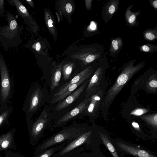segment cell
<instances>
[{
	"label": "cell",
	"mask_w": 157,
	"mask_h": 157,
	"mask_svg": "<svg viewBox=\"0 0 157 157\" xmlns=\"http://www.w3.org/2000/svg\"><path fill=\"white\" fill-rule=\"evenodd\" d=\"M7 24L0 25V45L6 50L18 47L22 42L21 35L23 27L20 25L15 16L10 12L6 14Z\"/></svg>",
	"instance_id": "cell-1"
},
{
	"label": "cell",
	"mask_w": 157,
	"mask_h": 157,
	"mask_svg": "<svg viewBox=\"0 0 157 157\" xmlns=\"http://www.w3.org/2000/svg\"><path fill=\"white\" fill-rule=\"evenodd\" d=\"M136 60V59H133L125 63L114 84L107 93L103 103L104 106H107L110 104L128 81L145 66V61H142L134 66Z\"/></svg>",
	"instance_id": "cell-2"
},
{
	"label": "cell",
	"mask_w": 157,
	"mask_h": 157,
	"mask_svg": "<svg viewBox=\"0 0 157 157\" xmlns=\"http://www.w3.org/2000/svg\"><path fill=\"white\" fill-rule=\"evenodd\" d=\"M83 128L69 127L62 130L56 134L45 140L37 147L35 152L40 154L47 148L67 140H74L84 133Z\"/></svg>",
	"instance_id": "cell-3"
},
{
	"label": "cell",
	"mask_w": 157,
	"mask_h": 157,
	"mask_svg": "<svg viewBox=\"0 0 157 157\" xmlns=\"http://www.w3.org/2000/svg\"><path fill=\"white\" fill-rule=\"evenodd\" d=\"M0 105L2 109L7 108L12 96L13 82L3 55L0 52Z\"/></svg>",
	"instance_id": "cell-4"
},
{
	"label": "cell",
	"mask_w": 157,
	"mask_h": 157,
	"mask_svg": "<svg viewBox=\"0 0 157 157\" xmlns=\"http://www.w3.org/2000/svg\"><path fill=\"white\" fill-rule=\"evenodd\" d=\"M108 65L106 53L103 54L98 60V64L94 74L89 81L86 91V98L96 92L101 82L102 76Z\"/></svg>",
	"instance_id": "cell-5"
},
{
	"label": "cell",
	"mask_w": 157,
	"mask_h": 157,
	"mask_svg": "<svg viewBox=\"0 0 157 157\" xmlns=\"http://www.w3.org/2000/svg\"><path fill=\"white\" fill-rule=\"evenodd\" d=\"M103 46L98 44H92L86 48L84 52L75 54L73 57L82 61L85 65L100 59L103 54Z\"/></svg>",
	"instance_id": "cell-6"
},
{
	"label": "cell",
	"mask_w": 157,
	"mask_h": 157,
	"mask_svg": "<svg viewBox=\"0 0 157 157\" xmlns=\"http://www.w3.org/2000/svg\"><path fill=\"white\" fill-rule=\"evenodd\" d=\"M7 1L9 4L16 7L18 14L23 18L30 31L33 33H36L39 29L38 25L25 7L19 0H8Z\"/></svg>",
	"instance_id": "cell-7"
},
{
	"label": "cell",
	"mask_w": 157,
	"mask_h": 157,
	"mask_svg": "<svg viewBox=\"0 0 157 157\" xmlns=\"http://www.w3.org/2000/svg\"><path fill=\"white\" fill-rule=\"evenodd\" d=\"M42 97L41 90L38 88L36 89L25 101L22 110L27 114H30L38 109Z\"/></svg>",
	"instance_id": "cell-8"
},
{
	"label": "cell",
	"mask_w": 157,
	"mask_h": 157,
	"mask_svg": "<svg viewBox=\"0 0 157 157\" xmlns=\"http://www.w3.org/2000/svg\"><path fill=\"white\" fill-rule=\"evenodd\" d=\"M94 71V67L91 66H88L83 70L76 75L71 80L65 84L61 86L58 91L55 94L53 98H54L62 93L70 85L79 82L82 79L89 78L92 74Z\"/></svg>",
	"instance_id": "cell-9"
},
{
	"label": "cell",
	"mask_w": 157,
	"mask_h": 157,
	"mask_svg": "<svg viewBox=\"0 0 157 157\" xmlns=\"http://www.w3.org/2000/svg\"><path fill=\"white\" fill-rule=\"evenodd\" d=\"M90 100V98H86L75 108L68 112L58 121L56 126L66 123L73 117L85 111L87 108Z\"/></svg>",
	"instance_id": "cell-10"
},
{
	"label": "cell",
	"mask_w": 157,
	"mask_h": 157,
	"mask_svg": "<svg viewBox=\"0 0 157 157\" xmlns=\"http://www.w3.org/2000/svg\"><path fill=\"white\" fill-rule=\"evenodd\" d=\"M89 80H87L78 89L74 91L67 98L57 104L55 110L58 111L68 107L78 98L88 85Z\"/></svg>",
	"instance_id": "cell-11"
},
{
	"label": "cell",
	"mask_w": 157,
	"mask_h": 157,
	"mask_svg": "<svg viewBox=\"0 0 157 157\" xmlns=\"http://www.w3.org/2000/svg\"><path fill=\"white\" fill-rule=\"evenodd\" d=\"M119 3V0H110L103 6L101 15L105 23L108 22L117 12Z\"/></svg>",
	"instance_id": "cell-12"
},
{
	"label": "cell",
	"mask_w": 157,
	"mask_h": 157,
	"mask_svg": "<svg viewBox=\"0 0 157 157\" xmlns=\"http://www.w3.org/2000/svg\"><path fill=\"white\" fill-rule=\"evenodd\" d=\"M48 121V114L44 110L32 126L31 132L32 136L34 138L38 137L45 128Z\"/></svg>",
	"instance_id": "cell-13"
},
{
	"label": "cell",
	"mask_w": 157,
	"mask_h": 157,
	"mask_svg": "<svg viewBox=\"0 0 157 157\" xmlns=\"http://www.w3.org/2000/svg\"><path fill=\"white\" fill-rule=\"evenodd\" d=\"M91 133L92 131H90L84 132L63 148L62 150L58 153V155H63L66 154L75 148L82 145L86 141L91 135Z\"/></svg>",
	"instance_id": "cell-14"
},
{
	"label": "cell",
	"mask_w": 157,
	"mask_h": 157,
	"mask_svg": "<svg viewBox=\"0 0 157 157\" xmlns=\"http://www.w3.org/2000/svg\"><path fill=\"white\" fill-rule=\"evenodd\" d=\"M117 144L118 147L123 151L136 157H157L145 150L121 142H118Z\"/></svg>",
	"instance_id": "cell-15"
},
{
	"label": "cell",
	"mask_w": 157,
	"mask_h": 157,
	"mask_svg": "<svg viewBox=\"0 0 157 157\" xmlns=\"http://www.w3.org/2000/svg\"><path fill=\"white\" fill-rule=\"evenodd\" d=\"M133 5H131L128 6L126 10L125 13L124 20L126 25L129 27H137L139 23L137 21V17L140 14V10L133 12L131 11Z\"/></svg>",
	"instance_id": "cell-16"
},
{
	"label": "cell",
	"mask_w": 157,
	"mask_h": 157,
	"mask_svg": "<svg viewBox=\"0 0 157 157\" xmlns=\"http://www.w3.org/2000/svg\"><path fill=\"white\" fill-rule=\"evenodd\" d=\"M65 61H63L59 64L55 65L52 69L51 78V88L52 90H54L59 85L62 73V67Z\"/></svg>",
	"instance_id": "cell-17"
},
{
	"label": "cell",
	"mask_w": 157,
	"mask_h": 157,
	"mask_svg": "<svg viewBox=\"0 0 157 157\" xmlns=\"http://www.w3.org/2000/svg\"><path fill=\"white\" fill-rule=\"evenodd\" d=\"M87 78H85L82 79L79 82L73 84L69 86L65 90L59 95L53 98L52 101V103H56L58 101L61 102L67 96L70 94L76 89L77 87L83 83Z\"/></svg>",
	"instance_id": "cell-18"
},
{
	"label": "cell",
	"mask_w": 157,
	"mask_h": 157,
	"mask_svg": "<svg viewBox=\"0 0 157 157\" xmlns=\"http://www.w3.org/2000/svg\"><path fill=\"white\" fill-rule=\"evenodd\" d=\"M123 44L121 36L112 38L109 49L110 55L112 56H114L118 54L123 48Z\"/></svg>",
	"instance_id": "cell-19"
},
{
	"label": "cell",
	"mask_w": 157,
	"mask_h": 157,
	"mask_svg": "<svg viewBox=\"0 0 157 157\" xmlns=\"http://www.w3.org/2000/svg\"><path fill=\"white\" fill-rule=\"evenodd\" d=\"M14 131H9L0 136V151L7 149L12 145Z\"/></svg>",
	"instance_id": "cell-20"
},
{
	"label": "cell",
	"mask_w": 157,
	"mask_h": 157,
	"mask_svg": "<svg viewBox=\"0 0 157 157\" xmlns=\"http://www.w3.org/2000/svg\"><path fill=\"white\" fill-rule=\"evenodd\" d=\"M44 13L45 21L48 29L55 39H56L57 33L53 18L48 10L45 8L44 10Z\"/></svg>",
	"instance_id": "cell-21"
},
{
	"label": "cell",
	"mask_w": 157,
	"mask_h": 157,
	"mask_svg": "<svg viewBox=\"0 0 157 157\" xmlns=\"http://www.w3.org/2000/svg\"><path fill=\"white\" fill-rule=\"evenodd\" d=\"M92 94L90 97V102L86 110L89 114H92L95 111L98 105V101L100 100V98L96 92Z\"/></svg>",
	"instance_id": "cell-22"
},
{
	"label": "cell",
	"mask_w": 157,
	"mask_h": 157,
	"mask_svg": "<svg viewBox=\"0 0 157 157\" xmlns=\"http://www.w3.org/2000/svg\"><path fill=\"white\" fill-rule=\"evenodd\" d=\"M99 135L103 143L110 152L113 157H119L116 149L108 137L106 135L101 133H99Z\"/></svg>",
	"instance_id": "cell-23"
},
{
	"label": "cell",
	"mask_w": 157,
	"mask_h": 157,
	"mask_svg": "<svg viewBox=\"0 0 157 157\" xmlns=\"http://www.w3.org/2000/svg\"><path fill=\"white\" fill-rule=\"evenodd\" d=\"M143 35L145 40L154 42L157 39V26L146 29L143 32Z\"/></svg>",
	"instance_id": "cell-24"
},
{
	"label": "cell",
	"mask_w": 157,
	"mask_h": 157,
	"mask_svg": "<svg viewBox=\"0 0 157 157\" xmlns=\"http://www.w3.org/2000/svg\"><path fill=\"white\" fill-rule=\"evenodd\" d=\"M75 63L73 62H69L64 63L62 67V73L65 80L68 79L75 66Z\"/></svg>",
	"instance_id": "cell-25"
},
{
	"label": "cell",
	"mask_w": 157,
	"mask_h": 157,
	"mask_svg": "<svg viewBox=\"0 0 157 157\" xmlns=\"http://www.w3.org/2000/svg\"><path fill=\"white\" fill-rule=\"evenodd\" d=\"M65 145V143L59 146L53 147L46 150L39 155L33 157H51L56 151L62 148Z\"/></svg>",
	"instance_id": "cell-26"
},
{
	"label": "cell",
	"mask_w": 157,
	"mask_h": 157,
	"mask_svg": "<svg viewBox=\"0 0 157 157\" xmlns=\"http://www.w3.org/2000/svg\"><path fill=\"white\" fill-rule=\"evenodd\" d=\"M139 48L142 52L154 53L157 51V45L147 43L139 46Z\"/></svg>",
	"instance_id": "cell-27"
},
{
	"label": "cell",
	"mask_w": 157,
	"mask_h": 157,
	"mask_svg": "<svg viewBox=\"0 0 157 157\" xmlns=\"http://www.w3.org/2000/svg\"><path fill=\"white\" fill-rule=\"evenodd\" d=\"M13 109L12 106H8L4 111L0 114V127L7 120L12 112Z\"/></svg>",
	"instance_id": "cell-28"
},
{
	"label": "cell",
	"mask_w": 157,
	"mask_h": 157,
	"mask_svg": "<svg viewBox=\"0 0 157 157\" xmlns=\"http://www.w3.org/2000/svg\"><path fill=\"white\" fill-rule=\"evenodd\" d=\"M142 119L153 127L157 128V114L143 116Z\"/></svg>",
	"instance_id": "cell-29"
},
{
	"label": "cell",
	"mask_w": 157,
	"mask_h": 157,
	"mask_svg": "<svg viewBox=\"0 0 157 157\" xmlns=\"http://www.w3.org/2000/svg\"><path fill=\"white\" fill-rule=\"evenodd\" d=\"M33 50L37 52H39L40 51L41 46L40 43L39 42H36L32 44L31 46H30Z\"/></svg>",
	"instance_id": "cell-30"
},
{
	"label": "cell",
	"mask_w": 157,
	"mask_h": 157,
	"mask_svg": "<svg viewBox=\"0 0 157 157\" xmlns=\"http://www.w3.org/2000/svg\"><path fill=\"white\" fill-rule=\"evenodd\" d=\"M5 12L4 0H0V17Z\"/></svg>",
	"instance_id": "cell-31"
},
{
	"label": "cell",
	"mask_w": 157,
	"mask_h": 157,
	"mask_svg": "<svg viewBox=\"0 0 157 157\" xmlns=\"http://www.w3.org/2000/svg\"><path fill=\"white\" fill-rule=\"evenodd\" d=\"M93 1V0H85V1L86 7L88 10H91L92 8Z\"/></svg>",
	"instance_id": "cell-32"
},
{
	"label": "cell",
	"mask_w": 157,
	"mask_h": 157,
	"mask_svg": "<svg viewBox=\"0 0 157 157\" xmlns=\"http://www.w3.org/2000/svg\"><path fill=\"white\" fill-rule=\"evenodd\" d=\"M65 9L67 13H71L73 10L72 5L70 3H66L65 6Z\"/></svg>",
	"instance_id": "cell-33"
},
{
	"label": "cell",
	"mask_w": 157,
	"mask_h": 157,
	"mask_svg": "<svg viewBox=\"0 0 157 157\" xmlns=\"http://www.w3.org/2000/svg\"><path fill=\"white\" fill-rule=\"evenodd\" d=\"M149 2L151 6L157 11V0H149Z\"/></svg>",
	"instance_id": "cell-34"
},
{
	"label": "cell",
	"mask_w": 157,
	"mask_h": 157,
	"mask_svg": "<svg viewBox=\"0 0 157 157\" xmlns=\"http://www.w3.org/2000/svg\"><path fill=\"white\" fill-rule=\"evenodd\" d=\"M144 110L142 109H137L135 111L132 112L131 114H134L136 115H140L145 113Z\"/></svg>",
	"instance_id": "cell-35"
},
{
	"label": "cell",
	"mask_w": 157,
	"mask_h": 157,
	"mask_svg": "<svg viewBox=\"0 0 157 157\" xmlns=\"http://www.w3.org/2000/svg\"><path fill=\"white\" fill-rule=\"evenodd\" d=\"M7 153L4 157H21L20 155L12 152H7Z\"/></svg>",
	"instance_id": "cell-36"
},
{
	"label": "cell",
	"mask_w": 157,
	"mask_h": 157,
	"mask_svg": "<svg viewBox=\"0 0 157 157\" xmlns=\"http://www.w3.org/2000/svg\"><path fill=\"white\" fill-rule=\"evenodd\" d=\"M149 86L153 88L157 87V81L156 80H151L149 82Z\"/></svg>",
	"instance_id": "cell-37"
},
{
	"label": "cell",
	"mask_w": 157,
	"mask_h": 157,
	"mask_svg": "<svg viewBox=\"0 0 157 157\" xmlns=\"http://www.w3.org/2000/svg\"><path fill=\"white\" fill-rule=\"evenodd\" d=\"M132 124L134 128H135L136 129L139 131L140 130V126L138 123L135 122H133L132 123Z\"/></svg>",
	"instance_id": "cell-38"
},
{
	"label": "cell",
	"mask_w": 157,
	"mask_h": 157,
	"mask_svg": "<svg viewBox=\"0 0 157 157\" xmlns=\"http://www.w3.org/2000/svg\"><path fill=\"white\" fill-rule=\"evenodd\" d=\"M25 1L32 7L34 8V5L33 2L32 0H25Z\"/></svg>",
	"instance_id": "cell-39"
},
{
	"label": "cell",
	"mask_w": 157,
	"mask_h": 157,
	"mask_svg": "<svg viewBox=\"0 0 157 157\" xmlns=\"http://www.w3.org/2000/svg\"><path fill=\"white\" fill-rule=\"evenodd\" d=\"M6 109H2L0 107V114H1L3 111H4Z\"/></svg>",
	"instance_id": "cell-40"
}]
</instances>
